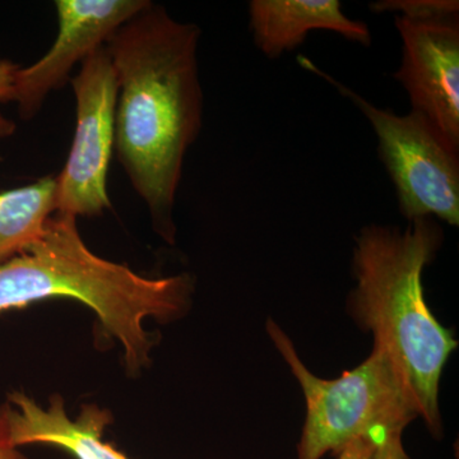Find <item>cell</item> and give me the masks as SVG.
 Returning <instances> with one entry per match:
<instances>
[{"label": "cell", "mask_w": 459, "mask_h": 459, "mask_svg": "<svg viewBox=\"0 0 459 459\" xmlns=\"http://www.w3.org/2000/svg\"><path fill=\"white\" fill-rule=\"evenodd\" d=\"M199 40L197 25L150 2L105 45L117 81L114 152L169 241L184 160L204 119Z\"/></svg>", "instance_id": "obj_1"}, {"label": "cell", "mask_w": 459, "mask_h": 459, "mask_svg": "<svg viewBox=\"0 0 459 459\" xmlns=\"http://www.w3.org/2000/svg\"><path fill=\"white\" fill-rule=\"evenodd\" d=\"M442 229L430 217L409 228L370 225L361 230L353 249L358 285L352 313L374 346L385 350L404 388L434 435L442 433L439 383L458 343L429 309L422 272L442 244Z\"/></svg>", "instance_id": "obj_2"}, {"label": "cell", "mask_w": 459, "mask_h": 459, "mask_svg": "<svg viewBox=\"0 0 459 459\" xmlns=\"http://www.w3.org/2000/svg\"><path fill=\"white\" fill-rule=\"evenodd\" d=\"M192 292L189 274L147 279L96 255L81 238L77 219L63 214L54 213L29 250L0 263V313L45 299H74L98 314L105 332L122 343L133 371L150 362L152 340L144 319L178 318Z\"/></svg>", "instance_id": "obj_3"}, {"label": "cell", "mask_w": 459, "mask_h": 459, "mask_svg": "<svg viewBox=\"0 0 459 459\" xmlns=\"http://www.w3.org/2000/svg\"><path fill=\"white\" fill-rule=\"evenodd\" d=\"M268 334L307 400V420L298 446L299 459H322L352 440L367 435L402 433L418 410L385 350L374 346L369 358L337 379H320L310 373L291 340L273 322Z\"/></svg>", "instance_id": "obj_4"}, {"label": "cell", "mask_w": 459, "mask_h": 459, "mask_svg": "<svg viewBox=\"0 0 459 459\" xmlns=\"http://www.w3.org/2000/svg\"><path fill=\"white\" fill-rule=\"evenodd\" d=\"M300 65L333 84L369 120L377 138L380 161L397 193L401 213L409 221L434 216L458 226L459 150L421 114L411 110L398 115L377 108L320 71L307 57H301Z\"/></svg>", "instance_id": "obj_5"}, {"label": "cell", "mask_w": 459, "mask_h": 459, "mask_svg": "<svg viewBox=\"0 0 459 459\" xmlns=\"http://www.w3.org/2000/svg\"><path fill=\"white\" fill-rule=\"evenodd\" d=\"M75 129L63 170L56 175V214L99 216L111 207L108 172L115 146L117 81L107 48L93 51L71 80Z\"/></svg>", "instance_id": "obj_6"}, {"label": "cell", "mask_w": 459, "mask_h": 459, "mask_svg": "<svg viewBox=\"0 0 459 459\" xmlns=\"http://www.w3.org/2000/svg\"><path fill=\"white\" fill-rule=\"evenodd\" d=\"M402 40L395 80L411 110L421 114L459 150V13L431 18L394 17Z\"/></svg>", "instance_id": "obj_7"}, {"label": "cell", "mask_w": 459, "mask_h": 459, "mask_svg": "<svg viewBox=\"0 0 459 459\" xmlns=\"http://www.w3.org/2000/svg\"><path fill=\"white\" fill-rule=\"evenodd\" d=\"M150 0H56V40L38 62L18 69L13 102L22 119H33L48 96L71 82L77 65L107 45Z\"/></svg>", "instance_id": "obj_8"}, {"label": "cell", "mask_w": 459, "mask_h": 459, "mask_svg": "<svg viewBox=\"0 0 459 459\" xmlns=\"http://www.w3.org/2000/svg\"><path fill=\"white\" fill-rule=\"evenodd\" d=\"M8 428L14 446L48 444L65 449L77 459H129L102 440L110 415L98 406H84L80 418L72 421L59 395L44 410L25 394L9 395Z\"/></svg>", "instance_id": "obj_9"}, {"label": "cell", "mask_w": 459, "mask_h": 459, "mask_svg": "<svg viewBox=\"0 0 459 459\" xmlns=\"http://www.w3.org/2000/svg\"><path fill=\"white\" fill-rule=\"evenodd\" d=\"M249 26L256 48L270 59L296 49L314 30L336 32L364 47L371 44L367 23L347 17L338 0H253Z\"/></svg>", "instance_id": "obj_10"}, {"label": "cell", "mask_w": 459, "mask_h": 459, "mask_svg": "<svg viewBox=\"0 0 459 459\" xmlns=\"http://www.w3.org/2000/svg\"><path fill=\"white\" fill-rule=\"evenodd\" d=\"M56 211V177L0 193V263L26 252Z\"/></svg>", "instance_id": "obj_11"}, {"label": "cell", "mask_w": 459, "mask_h": 459, "mask_svg": "<svg viewBox=\"0 0 459 459\" xmlns=\"http://www.w3.org/2000/svg\"><path fill=\"white\" fill-rule=\"evenodd\" d=\"M371 11L397 12L406 18H431L444 14L459 13L457 0H380L371 3Z\"/></svg>", "instance_id": "obj_12"}, {"label": "cell", "mask_w": 459, "mask_h": 459, "mask_svg": "<svg viewBox=\"0 0 459 459\" xmlns=\"http://www.w3.org/2000/svg\"><path fill=\"white\" fill-rule=\"evenodd\" d=\"M18 69H20V65H14L9 60H0V104L13 102L14 83H16ZM16 123L8 119L0 111V141L12 137L16 133Z\"/></svg>", "instance_id": "obj_13"}, {"label": "cell", "mask_w": 459, "mask_h": 459, "mask_svg": "<svg viewBox=\"0 0 459 459\" xmlns=\"http://www.w3.org/2000/svg\"><path fill=\"white\" fill-rule=\"evenodd\" d=\"M385 437L367 435L358 437L337 453L338 459H376L377 446Z\"/></svg>", "instance_id": "obj_14"}, {"label": "cell", "mask_w": 459, "mask_h": 459, "mask_svg": "<svg viewBox=\"0 0 459 459\" xmlns=\"http://www.w3.org/2000/svg\"><path fill=\"white\" fill-rule=\"evenodd\" d=\"M0 459H27L11 442L7 403L0 407Z\"/></svg>", "instance_id": "obj_15"}, {"label": "cell", "mask_w": 459, "mask_h": 459, "mask_svg": "<svg viewBox=\"0 0 459 459\" xmlns=\"http://www.w3.org/2000/svg\"><path fill=\"white\" fill-rule=\"evenodd\" d=\"M376 459H411L402 444V433L386 434L377 446Z\"/></svg>", "instance_id": "obj_16"}]
</instances>
